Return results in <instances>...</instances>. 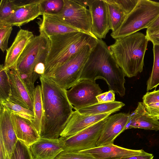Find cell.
<instances>
[{
	"label": "cell",
	"mask_w": 159,
	"mask_h": 159,
	"mask_svg": "<svg viewBox=\"0 0 159 159\" xmlns=\"http://www.w3.org/2000/svg\"><path fill=\"white\" fill-rule=\"evenodd\" d=\"M42 89L44 119L40 138L57 139L73 111L66 94L67 90L43 75L40 76Z\"/></svg>",
	"instance_id": "6da1fadb"
},
{
	"label": "cell",
	"mask_w": 159,
	"mask_h": 159,
	"mask_svg": "<svg viewBox=\"0 0 159 159\" xmlns=\"http://www.w3.org/2000/svg\"><path fill=\"white\" fill-rule=\"evenodd\" d=\"M125 76L109 46L102 39H98L90 52L80 80L85 79L95 82L97 79H103L109 90L123 97L125 94Z\"/></svg>",
	"instance_id": "7a4b0ae2"
},
{
	"label": "cell",
	"mask_w": 159,
	"mask_h": 159,
	"mask_svg": "<svg viewBox=\"0 0 159 159\" xmlns=\"http://www.w3.org/2000/svg\"><path fill=\"white\" fill-rule=\"evenodd\" d=\"M49 50L44 75L48 76L71 57L87 45L94 47L98 39L88 33L78 31L48 38Z\"/></svg>",
	"instance_id": "3957f363"
},
{
	"label": "cell",
	"mask_w": 159,
	"mask_h": 159,
	"mask_svg": "<svg viewBox=\"0 0 159 159\" xmlns=\"http://www.w3.org/2000/svg\"><path fill=\"white\" fill-rule=\"evenodd\" d=\"M148 41L146 35L137 32L116 39L113 44L109 46L125 76H135L142 71Z\"/></svg>",
	"instance_id": "277c9868"
},
{
	"label": "cell",
	"mask_w": 159,
	"mask_h": 159,
	"mask_svg": "<svg viewBox=\"0 0 159 159\" xmlns=\"http://www.w3.org/2000/svg\"><path fill=\"white\" fill-rule=\"evenodd\" d=\"M159 14V2L139 0L134 9L127 15L119 28L112 32L111 35L116 39L147 28Z\"/></svg>",
	"instance_id": "5b68a950"
},
{
	"label": "cell",
	"mask_w": 159,
	"mask_h": 159,
	"mask_svg": "<svg viewBox=\"0 0 159 159\" xmlns=\"http://www.w3.org/2000/svg\"><path fill=\"white\" fill-rule=\"evenodd\" d=\"M93 47L87 45L46 76L66 90L79 80L83 68Z\"/></svg>",
	"instance_id": "8992f818"
},
{
	"label": "cell",
	"mask_w": 159,
	"mask_h": 159,
	"mask_svg": "<svg viewBox=\"0 0 159 159\" xmlns=\"http://www.w3.org/2000/svg\"><path fill=\"white\" fill-rule=\"evenodd\" d=\"M64 2L62 10L54 15L79 31L94 36L92 31V18L89 9L75 0H64Z\"/></svg>",
	"instance_id": "52a82bcc"
},
{
	"label": "cell",
	"mask_w": 159,
	"mask_h": 159,
	"mask_svg": "<svg viewBox=\"0 0 159 159\" xmlns=\"http://www.w3.org/2000/svg\"><path fill=\"white\" fill-rule=\"evenodd\" d=\"M107 118L73 135L60 137L63 150L79 151L95 147Z\"/></svg>",
	"instance_id": "ba28073f"
},
{
	"label": "cell",
	"mask_w": 159,
	"mask_h": 159,
	"mask_svg": "<svg viewBox=\"0 0 159 159\" xmlns=\"http://www.w3.org/2000/svg\"><path fill=\"white\" fill-rule=\"evenodd\" d=\"M102 91L96 82L84 79L80 80L70 89L67 90L66 94L75 110L98 103L96 97L102 93Z\"/></svg>",
	"instance_id": "9c48e42d"
},
{
	"label": "cell",
	"mask_w": 159,
	"mask_h": 159,
	"mask_svg": "<svg viewBox=\"0 0 159 159\" xmlns=\"http://www.w3.org/2000/svg\"><path fill=\"white\" fill-rule=\"evenodd\" d=\"M82 6L88 7L91 13L92 33L99 39H105L111 30L108 10L105 0H75Z\"/></svg>",
	"instance_id": "30bf717a"
},
{
	"label": "cell",
	"mask_w": 159,
	"mask_h": 159,
	"mask_svg": "<svg viewBox=\"0 0 159 159\" xmlns=\"http://www.w3.org/2000/svg\"><path fill=\"white\" fill-rule=\"evenodd\" d=\"M49 43L48 38L40 34L27 44L17 61L16 68L20 73L32 72L39 56Z\"/></svg>",
	"instance_id": "8fae6325"
},
{
	"label": "cell",
	"mask_w": 159,
	"mask_h": 159,
	"mask_svg": "<svg viewBox=\"0 0 159 159\" xmlns=\"http://www.w3.org/2000/svg\"><path fill=\"white\" fill-rule=\"evenodd\" d=\"M130 114L119 113L107 117L96 146L114 144L115 139L125 130Z\"/></svg>",
	"instance_id": "7c38bea8"
},
{
	"label": "cell",
	"mask_w": 159,
	"mask_h": 159,
	"mask_svg": "<svg viewBox=\"0 0 159 159\" xmlns=\"http://www.w3.org/2000/svg\"><path fill=\"white\" fill-rule=\"evenodd\" d=\"M0 104V139L2 141L7 159H10L18 139L11 120V110Z\"/></svg>",
	"instance_id": "4fadbf2b"
},
{
	"label": "cell",
	"mask_w": 159,
	"mask_h": 159,
	"mask_svg": "<svg viewBox=\"0 0 159 159\" xmlns=\"http://www.w3.org/2000/svg\"><path fill=\"white\" fill-rule=\"evenodd\" d=\"M6 70L11 86V94L8 100L33 111V100L22 81L17 68Z\"/></svg>",
	"instance_id": "5bb4252c"
},
{
	"label": "cell",
	"mask_w": 159,
	"mask_h": 159,
	"mask_svg": "<svg viewBox=\"0 0 159 159\" xmlns=\"http://www.w3.org/2000/svg\"><path fill=\"white\" fill-rule=\"evenodd\" d=\"M114 113L86 115L80 113L76 110L73 111L60 137H67L73 135L109 116Z\"/></svg>",
	"instance_id": "9a60e30c"
},
{
	"label": "cell",
	"mask_w": 159,
	"mask_h": 159,
	"mask_svg": "<svg viewBox=\"0 0 159 159\" xmlns=\"http://www.w3.org/2000/svg\"><path fill=\"white\" fill-rule=\"evenodd\" d=\"M40 1L31 0L29 3L20 5L10 17L0 24L19 27L43 15L39 4Z\"/></svg>",
	"instance_id": "2e32d148"
},
{
	"label": "cell",
	"mask_w": 159,
	"mask_h": 159,
	"mask_svg": "<svg viewBox=\"0 0 159 159\" xmlns=\"http://www.w3.org/2000/svg\"><path fill=\"white\" fill-rule=\"evenodd\" d=\"M33 159H56L63 150L61 139L40 138L29 147Z\"/></svg>",
	"instance_id": "e0dca14e"
},
{
	"label": "cell",
	"mask_w": 159,
	"mask_h": 159,
	"mask_svg": "<svg viewBox=\"0 0 159 159\" xmlns=\"http://www.w3.org/2000/svg\"><path fill=\"white\" fill-rule=\"evenodd\" d=\"M89 153L97 159H117L129 157L143 152V149L134 150L109 144L78 151Z\"/></svg>",
	"instance_id": "ac0fdd59"
},
{
	"label": "cell",
	"mask_w": 159,
	"mask_h": 159,
	"mask_svg": "<svg viewBox=\"0 0 159 159\" xmlns=\"http://www.w3.org/2000/svg\"><path fill=\"white\" fill-rule=\"evenodd\" d=\"M33 33L27 30L20 29L11 46L6 51L4 68L5 70L16 68V63L25 47L34 37Z\"/></svg>",
	"instance_id": "d6986e66"
},
{
	"label": "cell",
	"mask_w": 159,
	"mask_h": 159,
	"mask_svg": "<svg viewBox=\"0 0 159 159\" xmlns=\"http://www.w3.org/2000/svg\"><path fill=\"white\" fill-rule=\"evenodd\" d=\"M39 26L40 34L48 38L58 34L80 31L55 15L43 14Z\"/></svg>",
	"instance_id": "ffe728a7"
},
{
	"label": "cell",
	"mask_w": 159,
	"mask_h": 159,
	"mask_svg": "<svg viewBox=\"0 0 159 159\" xmlns=\"http://www.w3.org/2000/svg\"><path fill=\"white\" fill-rule=\"evenodd\" d=\"M131 128L157 131L159 130V121L148 113L143 102H139L136 109L130 114L125 130Z\"/></svg>",
	"instance_id": "44dd1931"
},
{
	"label": "cell",
	"mask_w": 159,
	"mask_h": 159,
	"mask_svg": "<svg viewBox=\"0 0 159 159\" xmlns=\"http://www.w3.org/2000/svg\"><path fill=\"white\" fill-rule=\"evenodd\" d=\"M11 120L17 137L29 147L40 138L32 123L13 113Z\"/></svg>",
	"instance_id": "7402d4cb"
},
{
	"label": "cell",
	"mask_w": 159,
	"mask_h": 159,
	"mask_svg": "<svg viewBox=\"0 0 159 159\" xmlns=\"http://www.w3.org/2000/svg\"><path fill=\"white\" fill-rule=\"evenodd\" d=\"M125 105L122 102H113L98 103L78 109H75L80 113L86 115H95L106 113L111 112H116L120 110Z\"/></svg>",
	"instance_id": "603a6c76"
},
{
	"label": "cell",
	"mask_w": 159,
	"mask_h": 159,
	"mask_svg": "<svg viewBox=\"0 0 159 159\" xmlns=\"http://www.w3.org/2000/svg\"><path fill=\"white\" fill-rule=\"evenodd\" d=\"M34 119L32 124L39 134L42 129L44 119V111L41 85L35 88L33 98Z\"/></svg>",
	"instance_id": "cb8c5ba5"
},
{
	"label": "cell",
	"mask_w": 159,
	"mask_h": 159,
	"mask_svg": "<svg viewBox=\"0 0 159 159\" xmlns=\"http://www.w3.org/2000/svg\"><path fill=\"white\" fill-rule=\"evenodd\" d=\"M105 0L107 5L111 30L112 32H114L120 26L127 15L118 6L110 0Z\"/></svg>",
	"instance_id": "d4e9b609"
},
{
	"label": "cell",
	"mask_w": 159,
	"mask_h": 159,
	"mask_svg": "<svg viewBox=\"0 0 159 159\" xmlns=\"http://www.w3.org/2000/svg\"><path fill=\"white\" fill-rule=\"evenodd\" d=\"M143 102L148 113L159 120V90L147 92L143 97Z\"/></svg>",
	"instance_id": "484cf974"
},
{
	"label": "cell",
	"mask_w": 159,
	"mask_h": 159,
	"mask_svg": "<svg viewBox=\"0 0 159 159\" xmlns=\"http://www.w3.org/2000/svg\"><path fill=\"white\" fill-rule=\"evenodd\" d=\"M153 66L151 75L147 82V91L159 85V45L153 44Z\"/></svg>",
	"instance_id": "4316f807"
},
{
	"label": "cell",
	"mask_w": 159,
	"mask_h": 159,
	"mask_svg": "<svg viewBox=\"0 0 159 159\" xmlns=\"http://www.w3.org/2000/svg\"><path fill=\"white\" fill-rule=\"evenodd\" d=\"M39 4L43 15H54L62 10L64 2V0H41Z\"/></svg>",
	"instance_id": "83f0119b"
},
{
	"label": "cell",
	"mask_w": 159,
	"mask_h": 159,
	"mask_svg": "<svg viewBox=\"0 0 159 159\" xmlns=\"http://www.w3.org/2000/svg\"><path fill=\"white\" fill-rule=\"evenodd\" d=\"M11 86L7 71L3 65L0 66V101L8 100L11 94Z\"/></svg>",
	"instance_id": "f1b7e54d"
},
{
	"label": "cell",
	"mask_w": 159,
	"mask_h": 159,
	"mask_svg": "<svg viewBox=\"0 0 159 159\" xmlns=\"http://www.w3.org/2000/svg\"><path fill=\"white\" fill-rule=\"evenodd\" d=\"M0 103L8 107L13 113L33 123L34 119V113L32 110L8 100L0 101Z\"/></svg>",
	"instance_id": "f546056e"
},
{
	"label": "cell",
	"mask_w": 159,
	"mask_h": 159,
	"mask_svg": "<svg viewBox=\"0 0 159 159\" xmlns=\"http://www.w3.org/2000/svg\"><path fill=\"white\" fill-rule=\"evenodd\" d=\"M19 6L16 0H1L0 3V23L10 17Z\"/></svg>",
	"instance_id": "4dcf8cb0"
},
{
	"label": "cell",
	"mask_w": 159,
	"mask_h": 159,
	"mask_svg": "<svg viewBox=\"0 0 159 159\" xmlns=\"http://www.w3.org/2000/svg\"><path fill=\"white\" fill-rule=\"evenodd\" d=\"M10 159H33L29 147L18 139Z\"/></svg>",
	"instance_id": "1f68e13d"
},
{
	"label": "cell",
	"mask_w": 159,
	"mask_h": 159,
	"mask_svg": "<svg viewBox=\"0 0 159 159\" xmlns=\"http://www.w3.org/2000/svg\"><path fill=\"white\" fill-rule=\"evenodd\" d=\"M19 73L22 81L33 100L35 90L34 83L40 75L33 71L26 74Z\"/></svg>",
	"instance_id": "d6a6232c"
},
{
	"label": "cell",
	"mask_w": 159,
	"mask_h": 159,
	"mask_svg": "<svg viewBox=\"0 0 159 159\" xmlns=\"http://www.w3.org/2000/svg\"><path fill=\"white\" fill-rule=\"evenodd\" d=\"M12 30V26L0 24V48L3 52L8 49V41Z\"/></svg>",
	"instance_id": "836d02e7"
},
{
	"label": "cell",
	"mask_w": 159,
	"mask_h": 159,
	"mask_svg": "<svg viewBox=\"0 0 159 159\" xmlns=\"http://www.w3.org/2000/svg\"><path fill=\"white\" fill-rule=\"evenodd\" d=\"M56 159H97L92 155L87 153H81L78 151H63L57 157Z\"/></svg>",
	"instance_id": "e575fe53"
},
{
	"label": "cell",
	"mask_w": 159,
	"mask_h": 159,
	"mask_svg": "<svg viewBox=\"0 0 159 159\" xmlns=\"http://www.w3.org/2000/svg\"><path fill=\"white\" fill-rule=\"evenodd\" d=\"M120 7L127 15L134 9L139 0H110Z\"/></svg>",
	"instance_id": "d590c367"
},
{
	"label": "cell",
	"mask_w": 159,
	"mask_h": 159,
	"mask_svg": "<svg viewBox=\"0 0 159 159\" xmlns=\"http://www.w3.org/2000/svg\"><path fill=\"white\" fill-rule=\"evenodd\" d=\"M115 92L111 90L102 93L97 96L96 98L99 103H107L115 101Z\"/></svg>",
	"instance_id": "8d00e7d4"
},
{
	"label": "cell",
	"mask_w": 159,
	"mask_h": 159,
	"mask_svg": "<svg viewBox=\"0 0 159 159\" xmlns=\"http://www.w3.org/2000/svg\"><path fill=\"white\" fill-rule=\"evenodd\" d=\"M159 30V14L147 28L146 35H148Z\"/></svg>",
	"instance_id": "74e56055"
},
{
	"label": "cell",
	"mask_w": 159,
	"mask_h": 159,
	"mask_svg": "<svg viewBox=\"0 0 159 159\" xmlns=\"http://www.w3.org/2000/svg\"><path fill=\"white\" fill-rule=\"evenodd\" d=\"M153 158L154 156L152 154L148 153L144 151L139 154L117 159H153Z\"/></svg>",
	"instance_id": "f35d334b"
},
{
	"label": "cell",
	"mask_w": 159,
	"mask_h": 159,
	"mask_svg": "<svg viewBox=\"0 0 159 159\" xmlns=\"http://www.w3.org/2000/svg\"><path fill=\"white\" fill-rule=\"evenodd\" d=\"M146 36L149 41H151L153 44L159 45V30Z\"/></svg>",
	"instance_id": "ab89813d"
},
{
	"label": "cell",
	"mask_w": 159,
	"mask_h": 159,
	"mask_svg": "<svg viewBox=\"0 0 159 159\" xmlns=\"http://www.w3.org/2000/svg\"><path fill=\"white\" fill-rule=\"evenodd\" d=\"M0 159H7L6 151L2 140L0 139Z\"/></svg>",
	"instance_id": "60d3db41"
},
{
	"label": "cell",
	"mask_w": 159,
	"mask_h": 159,
	"mask_svg": "<svg viewBox=\"0 0 159 159\" xmlns=\"http://www.w3.org/2000/svg\"></svg>",
	"instance_id": "b9f144b4"
}]
</instances>
